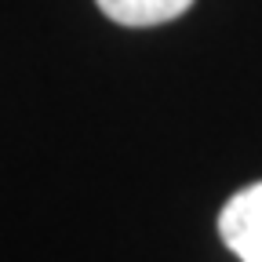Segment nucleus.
<instances>
[{"label":"nucleus","instance_id":"1","mask_svg":"<svg viewBox=\"0 0 262 262\" xmlns=\"http://www.w3.org/2000/svg\"><path fill=\"white\" fill-rule=\"evenodd\" d=\"M219 237L241 262H262V182L226 201L219 211Z\"/></svg>","mask_w":262,"mask_h":262},{"label":"nucleus","instance_id":"2","mask_svg":"<svg viewBox=\"0 0 262 262\" xmlns=\"http://www.w3.org/2000/svg\"><path fill=\"white\" fill-rule=\"evenodd\" d=\"M95 4L117 26L146 29V26H160V22H171V18L186 15L193 8V0H95Z\"/></svg>","mask_w":262,"mask_h":262}]
</instances>
